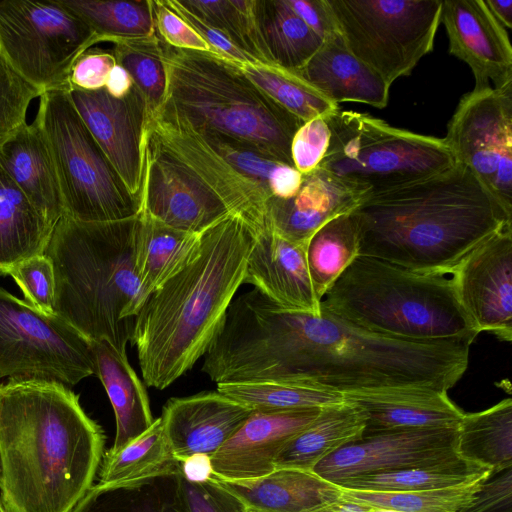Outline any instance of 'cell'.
Wrapping results in <instances>:
<instances>
[{
    "mask_svg": "<svg viewBox=\"0 0 512 512\" xmlns=\"http://www.w3.org/2000/svg\"><path fill=\"white\" fill-rule=\"evenodd\" d=\"M471 344L391 338L321 308L313 315L257 295L238 320L233 353L247 382L295 384L341 395L402 387L448 392L467 369Z\"/></svg>",
    "mask_w": 512,
    "mask_h": 512,
    "instance_id": "obj_1",
    "label": "cell"
},
{
    "mask_svg": "<svg viewBox=\"0 0 512 512\" xmlns=\"http://www.w3.org/2000/svg\"><path fill=\"white\" fill-rule=\"evenodd\" d=\"M104 445L103 429L69 386L0 383V501L8 512H71L93 485Z\"/></svg>",
    "mask_w": 512,
    "mask_h": 512,
    "instance_id": "obj_2",
    "label": "cell"
},
{
    "mask_svg": "<svg viewBox=\"0 0 512 512\" xmlns=\"http://www.w3.org/2000/svg\"><path fill=\"white\" fill-rule=\"evenodd\" d=\"M358 255L424 273L452 274L510 218L463 165L365 197L351 212Z\"/></svg>",
    "mask_w": 512,
    "mask_h": 512,
    "instance_id": "obj_3",
    "label": "cell"
},
{
    "mask_svg": "<svg viewBox=\"0 0 512 512\" xmlns=\"http://www.w3.org/2000/svg\"><path fill=\"white\" fill-rule=\"evenodd\" d=\"M255 238L228 215L202 233L198 255L147 296L130 341L146 385L163 390L204 356L244 282Z\"/></svg>",
    "mask_w": 512,
    "mask_h": 512,
    "instance_id": "obj_4",
    "label": "cell"
},
{
    "mask_svg": "<svg viewBox=\"0 0 512 512\" xmlns=\"http://www.w3.org/2000/svg\"><path fill=\"white\" fill-rule=\"evenodd\" d=\"M140 214L83 222L62 215L44 254L55 275V315L91 342L126 353L147 295L135 268Z\"/></svg>",
    "mask_w": 512,
    "mask_h": 512,
    "instance_id": "obj_5",
    "label": "cell"
},
{
    "mask_svg": "<svg viewBox=\"0 0 512 512\" xmlns=\"http://www.w3.org/2000/svg\"><path fill=\"white\" fill-rule=\"evenodd\" d=\"M161 45L167 89L155 118L227 135L294 167L291 143L304 122L254 84L241 64L209 51Z\"/></svg>",
    "mask_w": 512,
    "mask_h": 512,
    "instance_id": "obj_6",
    "label": "cell"
},
{
    "mask_svg": "<svg viewBox=\"0 0 512 512\" xmlns=\"http://www.w3.org/2000/svg\"><path fill=\"white\" fill-rule=\"evenodd\" d=\"M320 308L397 339L473 343L479 334L459 302L452 274L417 272L364 255L333 282Z\"/></svg>",
    "mask_w": 512,
    "mask_h": 512,
    "instance_id": "obj_7",
    "label": "cell"
},
{
    "mask_svg": "<svg viewBox=\"0 0 512 512\" xmlns=\"http://www.w3.org/2000/svg\"><path fill=\"white\" fill-rule=\"evenodd\" d=\"M326 119L331 138L318 168L365 197L456 164L444 138L399 129L369 114L340 108Z\"/></svg>",
    "mask_w": 512,
    "mask_h": 512,
    "instance_id": "obj_8",
    "label": "cell"
},
{
    "mask_svg": "<svg viewBox=\"0 0 512 512\" xmlns=\"http://www.w3.org/2000/svg\"><path fill=\"white\" fill-rule=\"evenodd\" d=\"M35 121L56 170L63 214L83 222L118 221L141 213V201L122 181L85 125L67 89L40 95Z\"/></svg>",
    "mask_w": 512,
    "mask_h": 512,
    "instance_id": "obj_9",
    "label": "cell"
},
{
    "mask_svg": "<svg viewBox=\"0 0 512 512\" xmlns=\"http://www.w3.org/2000/svg\"><path fill=\"white\" fill-rule=\"evenodd\" d=\"M347 49L390 86L433 50L442 0H327Z\"/></svg>",
    "mask_w": 512,
    "mask_h": 512,
    "instance_id": "obj_10",
    "label": "cell"
},
{
    "mask_svg": "<svg viewBox=\"0 0 512 512\" xmlns=\"http://www.w3.org/2000/svg\"><path fill=\"white\" fill-rule=\"evenodd\" d=\"M97 43L59 0H0V56L41 94L68 89L72 64Z\"/></svg>",
    "mask_w": 512,
    "mask_h": 512,
    "instance_id": "obj_11",
    "label": "cell"
},
{
    "mask_svg": "<svg viewBox=\"0 0 512 512\" xmlns=\"http://www.w3.org/2000/svg\"><path fill=\"white\" fill-rule=\"evenodd\" d=\"M95 375L92 342L57 315L0 287V380L35 378L69 387Z\"/></svg>",
    "mask_w": 512,
    "mask_h": 512,
    "instance_id": "obj_12",
    "label": "cell"
},
{
    "mask_svg": "<svg viewBox=\"0 0 512 512\" xmlns=\"http://www.w3.org/2000/svg\"><path fill=\"white\" fill-rule=\"evenodd\" d=\"M444 140L512 218V84L463 95Z\"/></svg>",
    "mask_w": 512,
    "mask_h": 512,
    "instance_id": "obj_13",
    "label": "cell"
},
{
    "mask_svg": "<svg viewBox=\"0 0 512 512\" xmlns=\"http://www.w3.org/2000/svg\"><path fill=\"white\" fill-rule=\"evenodd\" d=\"M141 212L167 226L196 234L231 214L199 176L146 128Z\"/></svg>",
    "mask_w": 512,
    "mask_h": 512,
    "instance_id": "obj_14",
    "label": "cell"
},
{
    "mask_svg": "<svg viewBox=\"0 0 512 512\" xmlns=\"http://www.w3.org/2000/svg\"><path fill=\"white\" fill-rule=\"evenodd\" d=\"M457 427L419 428L364 436L319 462L313 472L339 484L349 478L462 460L456 452Z\"/></svg>",
    "mask_w": 512,
    "mask_h": 512,
    "instance_id": "obj_15",
    "label": "cell"
},
{
    "mask_svg": "<svg viewBox=\"0 0 512 512\" xmlns=\"http://www.w3.org/2000/svg\"><path fill=\"white\" fill-rule=\"evenodd\" d=\"M67 91L126 187L141 201L147 109L139 89L133 85L121 98L111 96L105 88L96 91L69 88Z\"/></svg>",
    "mask_w": 512,
    "mask_h": 512,
    "instance_id": "obj_16",
    "label": "cell"
},
{
    "mask_svg": "<svg viewBox=\"0 0 512 512\" xmlns=\"http://www.w3.org/2000/svg\"><path fill=\"white\" fill-rule=\"evenodd\" d=\"M463 309L480 332L512 340V225L471 251L452 273Z\"/></svg>",
    "mask_w": 512,
    "mask_h": 512,
    "instance_id": "obj_17",
    "label": "cell"
},
{
    "mask_svg": "<svg viewBox=\"0 0 512 512\" xmlns=\"http://www.w3.org/2000/svg\"><path fill=\"white\" fill-rule=\"evenodd\" d=\"M146 130L193 170L256 235L269 229L267 205L273 196L263 185L235 170L186 124L156 117L147 122Z\"/></svg>",
    "mask_w": 512,
    "mask_h": 512,
    "instance_id": "obj_18",
    "label": "cell"
},
{
    "mask_svg": "<svg viewBox=\"0 0 512 512\" xmlns=\"http://www.w3.org/2000/svg\"><path fill=\"white\" fill-rule=\"evenodd\" d=\"M440 23L448 36L450 54L472 70L473 90L512 84L509 36L484 0H442Z\"/></svg>",
    "mask_w": 512,
    "mask_h": 512,
    "instance_id": "obj_19",
    "label": "cell"
},
{
    "mask_svg": "<svg viewBox=\"0 0 512 512\" xmlns=\"http://www.w3.org/2000/svg\"><path fill=\"white\" fill-rule=\"evenodd\" d=\"M321 408L283 412L253 411L210 457L213 474L224 480H249L275 470V460L294 436L307 428Z\"/></svg>",
    "mask_w": 512,
    "mask_h": 512,
    "instance_id": "obj_20",
    "label": "cell"
},
{
    "mask_svg": "<svg viewBox=\"0 0 512 512\" xmlns=\"http://www.w3.org/2000/svg\"><path fill=\"white\" fill-rule=\"evenodd\" d=\"M252 412L216 390L170 398L160 419L168 443L180 462L194 454L211 457Z\"/></svg>",
    "mask_w": 512,
    "mask_h": 512,
    "instance_id": "obj_21",
    "label": "cell"
},
{
    "mask_svg": "<svg viewBox=\"0 0 512 512\" xmlns=\"http://www.w3.org/2000/svg\"><path fill=\"white\" fill-rule=\"evenodd\" d=\"M365 198L331 173L317 168L302 174L297 192L288 198L271 197L268 228L286 240L305 246L328 221L352 212Z\"/></svg>",
    "mask_w": 512,
    "mask_h": 512,
    "instance_id": "obj_22",
    "label": "cell"
},
{
    "mask_svg": "<svg viewBox=\"0 0 512 512\" xmlns=\"http://www.w3.org/2000/svg\"><path fill=\"white\" fill-rule=\"evenodd\" d=\"M286 309L320 314L310 279L306 247L292 243L271 229L256 235L244 282Z\"/></svg>",
    "mask_w": 512,
    "mask_h": 512,
    "instance_id": "obj_23",
    "label": "cell"
},
{
    "mask_svg": "<svg viewBox=\"0 0 512 512\" xmlns=\"http://www.w3.org/2000/svg\"><path fill=\"white\" fill-rule=\"evenodd\" d=\"M365 419L363 436L383 432L457 427L464 412L447 391L402 387L361 391L343 395Z\"/></svg>",
    "mask_w": 512,
    "mask_h": 512,
    "instance_id": "obj_24",
    "label": "cell"
},
{
    "mask_svg": "<svg viewBox=\"0 0 512 512\" xmlns=\"http://www.w3.org/2000/svg\"><path fill=\"white\" fill-rule=\"evenodd\" d=\"M0 166L38 212L56 225L63 202L49 148L35 120L0 143Z\"/></svg>",
    "mask_w": 512,
    "mask_h": 512,
    "instance_id": "obj_25",
    "label": "cell"
},
{
    "mask_svg": "<svg viewBox=\"0 0 512 512\" xmlns=\"http://www.w3.org/2000/svg\"><path fill=\"white\" fill-rule=\"evenodd\" d=\"M335 104L386 107L390 85L345 46L341 35L325 40L312 58L293 71Z\"/></svg>",
    "mask_w": 512,
    "mask_h": 512,
    "instance_id": "obj_26",
    "label": "cell"
},
{
    "mask_svg": "<svg viewBox=\"0 0 512 512\" xmlns=\"http://www.w3.org/2000/svg\"><path fill=\"white\" fill-rule=\"evenodd\" d=\"M213 477L251 512H307L339 499L341 488L313 471L275 469L249 480Z\"/></svg>",
    "mask_w": 512,
    "mask_h": 512,
    "instance_id": "obj_27",
    "label": "cell"
},
{
    "mask_svg": "<svg viewBox=\"0 0 512 512\" xmlns=\"http://www.w3.org/2000/svg\"><path fill=\"white\" fill-rule=\"evenodd\" d=\"M95 375L103 384L114 410L116 435L111 451H117L153 424L146 388L129 364L126 353L105 340L93 341Z\"/></svg>",
    "mask_w": 512,
    "mask_h": 512,
    "instance_id": "obj_28",
    "label": "cell"
},
{
    "mask_svg": "<svg viewBox=\"0 0 512 512\" xmlns=\"http://www.w3.org/2000/svg\"><path fill=\"white\" fill-rule=\"evenodd\" d=\"M364 430L365 419L351 404L343 401L323 407L316 419L282 448L275 469L313 471L329 455L359 441Z\"/></svg>",
    "mask_w": 512,
    "mask_h": 512,
    "instance_id": "obj_29",
    "label": "cell"
},
{
    "mask_svg": "<svg viewBox=\"0 0 512 512\" xmlns=\"http://www.w3.org/2000/svg\"><path fill=\"white\" fill-rule=\"evenodd\" d=\"M54 227L0 166V277L19 262L44 254Z\"/></svg>",
    "mask_w": 512,
    "mask_h": 512,
    "instance_id": "obj_30",
    "label": "cell"
},
{
    "mask_svg": "<svg viewBox=\"0 0 512 512\" xmlns=\"http://www.w3.org/2000/svg\"><path fill=\"white\" fill-rule=\"evenodd\" d=\"M71 512H190L181 473L96 484Z\"/></svg>",
    "mask_w": 512,
    "mask_h": 512,
    "instance_id": "obj_31",
    "label": "cell"
},
{
    "mask_svg": "<svg viewBox=\"0 0 512 512\" xmlns=\"http://www.w3.org/2000/svg\"><path fill=\"white\" fill-rule=\"evenodd\" d=\"M201 237L140 213L135 268L147 296L198 255Z\"/></svg>",
    "mask_w": 512,
    "mask_h": 512,
    "instance_id": "obj_32",
    "label": "cell"
},
{
    "mask_svg": "<svg viewBox=\"0 0 512 512\" xmlns=\"http://www.w3.org/2000/svg\"><path fill=\"white\" fill-rule=\"evenodd\" d=\"M456 452L460 459L491 474L512 467V400L464 413L457 426Z\"/></svg>",
    "mask_w": 512,
    "mask_h": 512,
    "instance_id": "obj_33",
    "label": "cell"
},
{
    "mask_svg": "<svg viewBox=\"0 0 512 512\" xmlns=\"http://www.w3.org/2000/svg\"><path fill=\"white\" fill-rule=\"evenodd\" d=\"M255 18L271 63L282 69L302 68L324 42L287 0H255Z\"/></svg>",
    "mask_w": 512,
    "mask_h": 512,
    "instance_id": "obj_34",
    "label": "cell"
},
{
    "mask_svg": "<svg viewBox=\"0 0 512 512\" xmlns=\"http://www.w3.org/2000/svg\"><path fill=\"white\" fill-rule=\"evenodd\" d=\"M98 471L100 484H115L180 473L181 468L159 417L149 429L119 450L104 452Z\"/></svg>",
    "mask_w": 512,
    "mask_h": 512,
    "instance_id": "obj_35",
    "label": "cell"
},
{
    "mask_svg": "<svg viewBox=\"0 0 512 512\" xmlns=\"http://www.w3.org/2000/svg\"><path fill=\"white\" fill-rule=\"evenodd\" d=\"M190 128L235 170L263 185L273 197L288 198L299 189L302 174L294 167L269 158L249 144L227 135Z\"/></svg>",
    "mask_w": 512,
    "mask_h": 512,
    "instance_id": "obj_36",
    "label": "cell"
},
{
    "mask_svg": "<svg viewBox=\"0 0 512 512\" xmlns=\"http://www.w3.org/2000/svg\"><path fill=\"white\" fill-rule=\"evenodd\" d=\"M358 232L351 212L321 226L306 244V261L317 298L322 297L358 255Z\"/></svg>",
    "mask_w": 512,
    "mask_h": 512,
    "instance_id": "obj_37",
    "label": "cell"
},
{
    "mask_svg": "<svg viewBox=\"0 0 512 512\" xmlns=\"http://www.w3.org/2000/svg\"><path fill=\"white\" fill-rule=\"evenodd\" d=\"M93 30L99 42L155 34L151 0H59Z\"/></svg>",
    "mask_w": 512,
    "mask_h": 512,
    "instance_id": "obj_38",
    "label": "cell"
},
{
    "mask_svg": "<svg viewBox=\"0 0 512 512\" xmlns=\"http://www.w3.org/2000/svg\"><path fill=\"white\" fill-rule=\"evenodd\" d=\"M488 473H491L488 469L459 460L428 467L358 475L337 485L358 491H418L469 483Z\"/></svg>",
    "mask_w": 512,
    "mask_h": 512,
    "instance_id": "obj_39",
    "label": "cell"
},
{
    "mask_svg": "<svg viewBox=\"0 0 512 512\" xmlns=\"http://www.w3.org/2000/svg\"><path fill=\"white\" fill-rule=\"evenodd\" d=\"M178 5L209 27L223 33L240 50L259 64L274 66L261 41L255 0H187Z\"/></svg>",
    "mask_w": 512,
    "mask_h": 512,
    "instance_id": "obj_40",
    "label": "cell"
},
{
    "mask_svg": "<svg viewBox=\"0 0 512 512\" xmlns=\"http://www.w3.org/2000/svg\"><path fill=\"white\" fill-rule=\"evenodd\" d=\"M490 475L457 486L418 491H358L340 487L339 499L359 506L403 512H459Z\"/></svg>",
    "mask_w": 512,
    "mask_h": 512,
    "instance_id": "obj_41",
    "label": "cell"
},
{
    "mask_svg": "<svg viewBox=\"0 0 512 512\" xmlns=\"http://www.w3.org/2000/svg\"><path fill=\"white\" fill-rule=\"evenodd\" d=\"M241 68L254 84L303 122L328 117L339 109L293 71L262 64H241Z\"/></svg>",
    "mask_w": 512,
    "mask_h": 512,
    "instance_id": "obj_42",
    "label": "cell"
},
{
    "mask_svg": "<svg viewBox=\"0 0 512 512\" xmlns=\"http://www.w3.org/2000/svg\"><path fill=\"white\" fill-rule=\"evenodd\" d=\"M112 43L116 63L129 73L144 97L149 122L159 112L167 89L161 40L155 33L151 37L118 39Z\"/></svg>",
    "mask_w": 512,
    "mask_h": 512,
    "instance_id": "obj_43",
    "label": "cell"
},
{
    "mask_svg": "<svg viewBox=\"0 0 512 512\" xmlns=\"http://www.w3.org/2000/svg\"><path fill=\"white\" fill-rule=\"evenodd\" d=\"M217 391L258 412L323 408L344 401L339 393L278 382L217 384Z\"/></svg>",
    "mask_w": 512,
    "mask_h": 512,
    "instance_id": "obj_44",
    "label": "cell"
},
{
    "mask_svg": "<svg viewBox=\"0 0 512 512\" xmlns=\"http://www.w3.org/2000/svg\"><path fill=\"white\" fill-rule=\"evenodd\" d=\"M23 292L24 301L45 314H55V275L51 259L35 255L15 265L8 273Z\"/></svg>",
    "mask_w": 512,
    "mask_h": 512,
    "instance_id": "obj_45",
    "label": "cell"
},
{
    "mask_svg": "<svg viewBox=\"0 0 512 512\" xmlns=\"http://www.w3.org/2000/svg\"><path fill=\"white\" fill-rule=\"evenodd\" d=\"M40 95L0 56V143L26 123L28 107Z\"/></svg>",
    "mask_w": 512,
    "mask_h": 512,
    "instance_id": "obj_46",
    "label": "cell"
},
{
    "mask_svg": "<svg viewBox=\"0 0 512 512\" xmlns=\"http://www.w3.org/2000/svg\"><path fill=\"white\" fill-rule=\"evenodd\" d=\"M331 138L326 117H317L296 131L291 143L294 168L301 174L316 170L322 162Z\"/></svg>",
    "mask_w": 512,
    "mask_h": 512,
    "instance_id": "obj_47",
    "label": "cell"
},
{
    "mask_svg": "<svg viewBox=\"0 0 512 512\" xmlns=\"http://www.w3.org/2000/svg\"><path fill=\"white\" fill-rule=\"evenodd\" d=\"M116 64L112 50L90 47L83 51L72 64L68 86L84 91L102 89L105 87L111 69Z\"/></svg>",
    "mask_w": 512,
    "mask_h": 512,
    "instance_id": "obj_48",
    "label": "cell"
},
{
    "mask_svg": "<svg viewBox=\"0 0 512 512\" xmlns=\"http://www.w3.org/2000/svg\"><path fill=\"white\" fill-rule=\"evenodd\" d=\"M155 33L166 44L181 49L212 52L210 46L165 1L151 0Z\"/></svg>",
    "mask_w": 512,
    "mask_h": 512,
    "instance_id": "obj_49",
    "label": "cell"
},
{
    "mask_svg": "<svg viewBox=\"0 0 512 512\" xmlns=\"http://www.w3.org/2000/svg\"><path fill=\"white\" fill-rule=\"evenodd\" d=\"M182 488L190 512H247L243 502L213 476L203 483L188 482L182 477Z\"/></svg>",
    "mask_w": 512,
    "mask_h": 512,
    "instance_id": "obj_50",
    "label": "cell"
},
{
    "mask_svg": "<svg viewBox=\"0 0 512 512\" xmlns=\"http://www.w3.org/2000/svg\"><path fill=\"white\" fill-rule=\"evenodd\" d=\"M459 512H512V467L491 474Z\"/></svg>",
    "mask_w": 512,
    "mask_h": 512,
    "instance_id": "obj_51",
    "label": "cell"
},
{
    "mask_svg": "<svg viewBox=\"0 0 512 512\" xmlns=\"http://www.w3.org/2000/svg\"><path fill=\"white\" fill-rule=\"evenodd\" d=\"M165 2L210 46L213 53L229 58L239 64H259L250 55L234 45L223 33L209 27L185 11L176 0H166Z\"/></svg>",
    "mask_w": 512,
    "mask_h": 512,
    "instance_id": "obj_52",
    "label": "cell"
},
{
    "mask_svg": "<svg viewBox=\"0 0 512 512\" xmlns=\"http://www.w3.org/2000/svg\"><path fill=\"white\" fill-rule=\"evenodd\" d=\"M292 10L324 41L339 35L327 0H287Z\"/></svg>",
    "mask_w": 512,
    "mask_h": 512,
    "instance_id": "obj_53",
    "label": "cell"
},
{
    "mask_svg": "<svg viewBox=\"0 0 512 512\" xmlns=\"http://www.w3.org/2000/svg\"><path fill=\"white\" fill-rule=\"evenodd\" d=\"M181 475L188 482L203 483L213 476L210 456L194 454L180 461Z\"/></svg>",
    "mask_w": 512,
    "mask_h": 512,
    "instance_id": "obj_54",
    "label": "cell"
},
{
    "mask_svg": "<svg viewBox=\"0 0 512 512\" xmlns=\"http://www.w3.org/2000/svg\"><path fill=\"white\" fill-rule=\"evenodd\" d=\"M134 83L129 73L119 64L110 71L105 89L113 97L121 98L128 94Z\"/></svg>",
    "mask_w": 512,
    "mask_h": 512,
    "instance_id": "obj_55",
    "label": "cell"
},
{
    "mask_svg": "<svg viewBox=\"0 0 512 512\" xmlns=\"http://www.w3.org/2000/svg\"><path fill=\"white\" fill-rule=\"evenodd\" d=\"M494 18L506 29L512 28V0H484Z\"/></svg>",
    "mask_w": 512,
    "mask_h": 512,
    "instance_id": "obj_56",
    "label": "cell"
},
{
    "mask_svg": "<svg viewBox=\"0 0 512 512\" xmlns=\"http://www.w3.org/2000/svg\"><path fill=\"white\" fill-rule=\"evenodd\" d=\"M307 512H364V510L359 505L338 499L334 502L327 503Z\"/></svg>",
    "mask_w": 512,
    "mask_h": 512,
    "instance_id": "obj_57",
    "label": "cell"
},
{
    "mask_svg": "<svg viewBox=\"0 0 512 512\" xmlns=\"http://www.w3.org/2000/svg\"><path fill=\"white\" fill-rule=\"evenodd\" d=\"M364 510V512H403V511H398V510H394V509H386V508H378V507H366V506H361Z\"/></svg>",
    "mask_w": 512,
    "mask_h": 512,
    "instance_id": "obj_58",
    "label": "cell"
},
{
    "mask_svg": "<svg viewBox=\"0 0 512 512\" xmlns=\"http://www.w3.org/2000/svg\"><path fill=\"white\" fill-rule=\"evenodd\" d=\"M4 506L2 505L1 501H0V512H4Z\"/></svg>",
    "mask_w": 512,
    "mask_h": 512,
    "instance_id": "obj_59",
    "label": "cell"
},
{
    "mask_svg": "<svg viewBox=\"0 0 512 512\" xmlns=\"http://www.w3.org/2000/svg\"><path fill=\"white\" fill-rule=\"evenodd\" d=\"M4 512H8L6 509H4Z\"/></svg>",
    "mask_w": 512,
    "mask_h": 512,
    "instance_id": "obj_60",
    "label": "cell"
},
{
    "mask_svg": "<svg viewBox=\"0 0 512 512\" xmlns=\"http://www.w3.org/2000/svg\"><path fill=\"white\" fill-rule=\"evenodd\" d=\"M247 512H251V511H248V510H247Z\"/></svg>",
    "mask_w": 512,
    "mask_h": 512,
    "instance_id": "obj_61",
    "label": "cell"
}]
</instances>
